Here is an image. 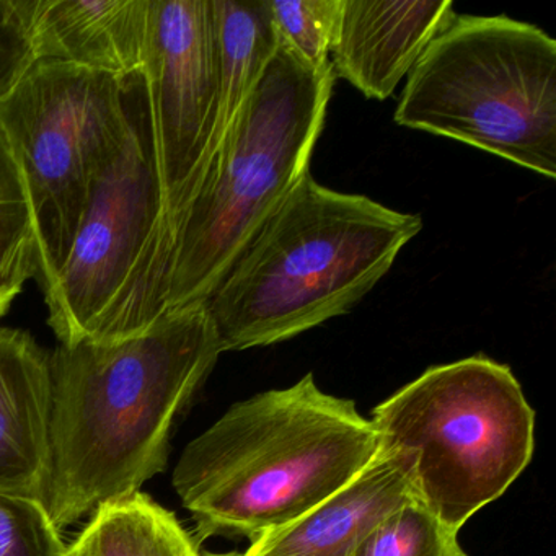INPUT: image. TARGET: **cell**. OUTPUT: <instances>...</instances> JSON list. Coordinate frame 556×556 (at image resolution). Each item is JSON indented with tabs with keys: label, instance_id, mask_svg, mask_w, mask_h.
<instances>
[{
	"label": "cell",
	"instance_id": "1",
	"mask_svg": "<svg viewBox=\"0 0 556 556\" xmlns=\"http://www.w3.org/2000/svg\"><path fill=\"white\" fill-rule=\"evenodd\" d=\"M220 354L206 302L167 312L126 340L54 350L40 501L58 529L165 470L175 419Z\"/></svg>",
	"mask_w": 556,
	"mask_h": 556
},
{
	"label": "cell",
	"instance_id": "2",
	"mask_svg": "<svg viewBox=\"0 0 556 556\" xmlns=\"http://www.w3.org/2000/svg\"><path fill=\"white\" fill-rule=\"evenodd\" d=\"M379 435L353 400L324 392L314 374L230 406L185 447L174 488L197 542H250L294 522L376 455Z\"/></svg>",
	"mask_w": 556,
	"mask_h": 556
},
{
	"label": "cell",
	"instance_id": "3",
	"mask_svg": "<svg viewBox=\"0 0 556 556\" xmlns=\"http://www.w3.org/2000/svg\"><path fill=\"white\" fill-rule=\"evenodd\" d=\"M421 229L419 214L302 175L206 301L220 351L281 343L346 315Z\"/></svg>",
	"mask_w": 556,
	"mask_h": 556
},
{
	"label": "cell",
	"instance_id": "4",
	"mask_svg": "<svg viewBox=\"0 0 556 556\" xmlns=\"http://www.w3.org/2000/svg\"><path fill=\"white\" fill-rule=\"evenodd\" d=\"M334 80L331 63L311 66L279 40L175 233L167 312L206 302L263 224L311 172Z\"/></svg>",
	"mask_w": 556,
	"mask_h": 556
},
{
	"label": "cell",
	"instance_id": "5",
	"mask_svg": "<svg viewBox=\"0 0 556 556\" xmlns=\"http://www.w3.org/2000/svg\"><path fill=\"white\" fill-rule=\"evenodd\" d=\"M128 136L90 198L66 265L45 288L60 344L115 343L167 314L175 232L144 74L126 79Z\"/></svg>",
	"mask_w": 556,
	"mask_h": 556
},
{
	"label": "cell",
	"instance_id": "6",
	"mask_svg": "<svg viewBox=\"0 0 556 556\" xmlns=\"http://www.w3.org/2000/svg\"><path fill=\"white\" fill-rule=\"evenodd\" d=\"M370 421L415 500L455 532L506 493L535 447V412L519 380L483 354L431 367Z\"/></svg>",
	"mask_w": 556,
	"mask_h": 556
},
{
	"label": "cell",
	"instance_id": "7",
	"mask_svg": "<svg viewBox=\"0 0 556 556\" xmlns=\"http://www.w3.org/2000/svg\"><path fill=\"white\" fill-rule=\"evenodd\" d=\"M395 123L555 180L556 41L506 15H455L409 71Z\"/></svg>",
	"mask_w": 556,
	"mask_h": 556
},
{
	"label": "cell",
	"instance_id": "8",
	"mask_svg": "<svg viewBox=\"0 0 556 556\" xmlns=\"http://www.w3.org/2000/svg\"><path fill=\"white\" fill-rule=\"evenodd\" d=\"M126 79L40 61L0 102L30 200L43 289L66 265L90 198L125 144Z\"/></svg>",
	"mask_w": 556,
	"mask_h": 556
},
{
	"label": "cell",
	"instance_id": "9",
	"mask_svg": "<svg viewBox=\"0 0 556 556\" xmlns=\"http://www.w3.org/2000/svg\"><path fill=\"white\" fill-rule=\"evenodd\" d=\"M142 74L165 203L177 233L219 131L220 83L211 0H151Z\"/></svg>",
	"mask_w": 556,
	"mask_h": 556
},
{
	"label": "cell",
	"instance_id": "10",
	"mask_svg": "<svg viewBox=\"0 0 556 556\" xmlns=\"http://www.w3.org/2000/svg\"><path fill=\"white\" fill-rule=\"evenodd\" d=\"M454 17L452 0H341L330 51L334 76L367 99L387 100Z\"/></svg>",
	"mask_w": 556,
	"mask_h": 556
},
{
	"label": "cell",
	"instance_id": "11",
	"mask_svg": "<svg viewBox=\"0 0 556 556\" xmlns=\"http://www.w3.org/2000/svg\"><path fill=\"white\" fill-rule=\"evenodd\" d=\"M151 0H28L37 63H66L126 79L141 73Z\"/></svg>",
	"mask_w": 556,
	"mask_h": 556
},
{
	"label": "cell",
	"instance_id": "12",
	"mask_svg": "<svg viewBox=\"0 0 556 556\" xmlns=\"http://www.w3.org/2000/svg\"><path fill=\"white\" fill-rule=\"evenodd\" d=\"M413 496L402 465L377 448L337 493L288 526L250 542L243 556H351L361 542Z\"/></svg>",
	"mask_w": 556,
	"mask_h": 556
},
{
	"label": "cell",
	"instance_id": "13",
	"mask_svg": "<svg viewBox=\"0 0 556 556\" xmlns=\"http://www.w3.org/2000/svg\"><path fill=\"white\" fill-rule=\"evenodd\" d=\"M50 354L0 327V490L40 500L50 439Z\"/></svg>",
	"mask_w": 556,
	"mask_h": 556
},
{
	"label": "cell",
	"instance_id": "14",
	"mask_svg": "<svg viewBox=\"0 0 556 556\" xmlns=\"http://www.w3.org/2000/svg\"><path fill=\"white\" fill-rule=\"evenodd\" d=\"M211 8L220 83L217 149L271 63L279 37L269 0H211Z\"/></svg>",
	"mask_w": 556,
	"mask_h": 556
},
{
	"label": "cell",
	"instance_id": "15",
	"mask_svg": "<svg viewBox=\"0 0 556 556\" xmlns=\"http://www.w3.org/2000/svg\"><path fill=\"white\" fill-rule=\"evenodd\" d=\"M67 556H201L174 513L138 491L99 507Z\"/></svg>",
	"mask_w": 556,
	"mask_h": 556
},
{
	"label": "cell",
	"instance_id": "16",
	"mask_svg": "<svg viewBox=\"0 0 556 556\" xmlns=\"http://www.w3.org/2000/svg\"><path fill=\"white\" fill-rule=\"evenodd\" d=\"M37 233L17 159L0 125V318L37 276Z\"/></svg>",
	"mask_w": 556,
	"mask_h": 556
},
{
	"label": "cell",
	"instance_id": "17",
	"mask_svg": "<svg viewBox=\"0 0 556 556\" xmlns=\"http://www.w3.org/2000/svg\"><path fill=\"white\" fill-rule=\"evenodd\" d=\"M458 532L416 500L393 510L351 556H467Z\"/></svg>",
	"mask_w": 556,
	"mask_h": 556
},
{
	"label": "cell",
	"instance_id": "18",
	"mask_svg": "<svg viewBox=\"0 0 556 556\" xmlns=\"http://www.w3.org/2000/svg\"><path fill=\"white\" fill-rule=\"evenodd\" d=\"M269 9L282 43L311 66L330 63L341 0H269Z\"/></svg>",
	"mask_w": 556,
	"mask_h": 556
},
{
	"label": "cell",
	"instance_id": "19",
	"mask_svg": "<svg viewBox=\"0 0 556 556\" xmlns=\"http://www.w3.org/2000/svg\"><path fill=\"white\" fill-rule=\"evenodd\" d=\"M61 530L37 497L0 490V556H67Z\"/></svg>",
	"mask_w": 556,
	"mask_h": 556
},
{
	"label": "cell",
	"instance_id": "20",
	"mask_svg": "<svg viewBox=\"0 0 556 556\" xmlns=\"http://www.w3.org/2000/svg\"><path fill=\"white\" fill-rule=\"evenodd\" d=\"M35 63L28 0H0V102L27 76Z\"/></svg>",
	"mask_w": 556,
	"mask_h": 556
},
{
	"label": "cell",
	"instance_id": "21",
	"mask_svg": "<svg viewBox=\"0 0 556 556\" xmlns=\"http://www.w3.org/2000/svg\"><path fill=\"white\" fill-rule=\"evenodd\" d=\"M201 556H243V555H242V553H239V552H229V553L204 552V553H201Z\"/></svg>",
	"mask_w": 556,
	"mask_h": 556
}]
</instances>
